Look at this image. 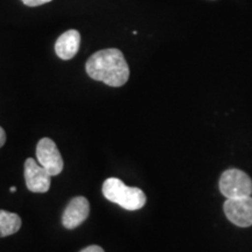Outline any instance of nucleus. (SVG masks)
<instances>
[{"label":"nucleus","mask_w":252,"mask_h":252,"mask_svg":"<svg viewBox=\"0 0 252 252\" xmlns=\"http://www.w3.org/2000/svg\"><path fill=\"white\" fill-rule=\"evenodd\" d=\"M52 175L37 163L33 158H28L25 161V181L27 189L33 193H47L50 188Z\"/></svg>","instance_id":"6"},{"label":"nucleus","mask_w":252,"mask_h":252,"mask_svg":"<svg viewBox=\"0 0 252 252\" xmlns=\"http://www.w3.org/2000/svg\"><path fill=\"white\" fill-rule=\"evenodd\" d=\"M81 252H104V250L98 245H90V247L83 249Z\"/></svg>","instance_id":"11"},{"label":"nucleus","mask_w":252,"mask_h":252,"mask_svg":"<svg viewBox=\"0 0 252 252\" xmlns=\"http://www.w3.org/2000/svg\"><path fill=\"white\" fill-rule=\"evenodd\" d=\"M81 34L76 30L67 31L59 37L55 43V53L60 59L70 60L80 49Z\"/></svg>","instance_id":"8"},{"label":"nucleus","mask_w":252,"mask_h":252,"mask_svg":"<svg viewBox=\"0 0 252 252\" xmlns=\"http://www.w3.org/2000/svg\"><path fill=\"white\" fill-rule=\"evenodd\" d=\"M88 75L110 87H122L130 77V68L119 49L109 48L94 53L87 61Z\"/></svg>","instance_id":"1"},{"label":"nucleus","mask_w":252,"mask_h":252,"mask_svg":"<svg viewBox=\"0 0 252 252\" xmlns=\"http://www.w3.org/2000/svg\"><path fill=\"white\" fill-rule=\"evenodd\" d=\"M9 190H11V193H14L15 191V187L13 186V187H11V189H9Z\"/></svg>","instance_id":"13"},{"label":"nucleus","mask_w":252,"mask_h":252,"mask_svg":"<svg viewBox=\"0 0 252 252\" xmlns=\"http://www.w3.org/2000/svg\"><path fill=\"white\" fill-rule=\"evenodd\" d=\"M6 143V133L4 131V128L0 126V147H2Z\"/></svg>","instance_id":"12"},{"label":"nucleus","mask_w":252,"mask_h":252,"mask_svg":"<svg viewBox=\"0 0 252 252\" xmlns=\"http://www.w3.org/2000/svg\"><path fill=\"white\" fill-rule=\"evenodd\" d=\"M25 5L30 6V7H36V6H41L47 2H50L52 0H21Z\"/></svg>","instance_id":"10"},{"label":"nucleus","mask_w":252,"mask_h":252,"mask_svg":"<svg viewBox=\"0 0 252 252\" xmlns=\"http://www.w3.org/2000/svg\"><path fill=\"white\" fill-rule=\"evenodd\" d=\"M89 201L84 196H76L69 202L62 215V224L69 230L77 228L89 216Z\"/></svg>","instance_id":"7"},{"label":"nucleus","mask_w":252,"mask_h":252,"mask_svg":"<svg viewBox=\"0 0 252 252\" xmlns=\"http://www.w3.org/2000/svg\"><path fill=\"white\" fill-rule=\"evenodd\" d=\"M21 228V219L18 214L0 210V237L18 232Z\"/></svg>","instance_id":"9"},{"label":"nucleus","mask_w":252,"mask_h":252,"mask_svg":"<svg viewBox=\"0 0 252 252\" xmlns=\"http://www.w3.org/2000/svg\"><path fill=\"white\" fill-rule=\"evenodd\" d=\"M37 161L52 176L59 175L63 169V159L56 144L49 138H42L36 146Z\"/></svg>","instance_id":"5"},{"label":"nucleus","mask_w":252,"mask_h":252,"mask_svg":"<svg viewBox=\"0 0 252 252\" xmlns=\"http://www.w3.org/2000/svg\"><path fill=\"white\" fill-rule=\"evenodd\" d=\"M220 190L226 198L251 196L252 180L247 173L239 169H228L220 175Z\"/></svg>","instance_id":"3"},{"label":"nucleus","mask_w":252,"mask_h":252,"mask_svg":"<svg viewBox=\"0 0 252 252\" xmlns=\"http://www.w3.org/2000/svg\"><path fill=\"white\" fill-rule=\"evenodd\" d=\"M102 190L106 200L117 203L126 210H138L146 203V195L141 189L128 187L117 178L106 179Z\"/></svg>","instance_id":"2"},{"label":"nucleus","mask_w":252,"mask_h":252,"mask_svg":"<svg viewBox=\"0 0 252 252\" xmlns=\"http://www.w3.org/2000/svg\"><path fill=\"white\" fill-rule=\"evenodd\" d=\"M223 209L228 220L235 225L241 228L252 225V196L226 198Z\"/></svg>","instance_id":"4"}]
</instances>
